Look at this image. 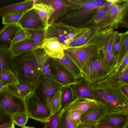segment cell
Returning <instances> with one entry per match:
<instances>
[{
  "mask_svg": "<svg viewBox=\"0 0 128 128\" xmlns=\"http://www.w3.org/2000/svg\"><path fill=\"white\" fill-rule=\"evenodd\" d=\"M21 128H36L34 127H30L26 126H22Z\"/></svg>",
  "mask_w": 128,
  "mask_h": 128,
  "instance_id": "cell-49",
  "label": "cell"
},
{
  "mask_svg": "<svg viewBox=\"0 0 128 128\" xmlns=\"http://www.w3.org/2000/svg\"><path fill=\"white\" fill-rule=\"evenodd\" d=\"M28 30L32 35V40L42 46L46 39V30Z\"/></svg>",
  "mask_w": 128,
  "mask_h": 128,
  "instance_id": "cell-28",
  "label": "cell"
},
{
  "mask_svg": "<svg viewBox=\"0 0 128 128\" xmlns=\"http://www.w3.org/2000/svg\"><path fill=\"white\" fill-rule=\"evenodd\" d=\"M0 105L11 116L14 113L26 112L25 99L10 91L5 86L0 91Z\"/></svg>",
  "mask_w": 128,
  "mask_h": 128,
  "instance_id": "cell-6",
  "label": "cell"
},
{
  "mask_svg": "<svg viewBox=\"0 0 128 128\" xmlns=\"http://www.w3.org/2000/svg\"><path fill=\"white\" fill-rule=\"evenodd\" d=\"M4 86H5L0 82V91L2 90Z\"/></svg>",
  "mask_w": 128,
  "mask_h": 128,
  "instance_id": "cell-48",
  "label": "cell"
},
{
  "mask_svg": "<svg viewBox=\"0 0 128 128\" xmlns=\"http://www.w3.org/2000/svg\"><path fill=\"white\" fill-rule=\"evenodd\" d=\"M63 87L54 80L44 78L34 88L32 93L51 113V100L58 92L62 90Z\"/></svg>",
  "mask_w": 128,
  "mask_h": 128,
  "instance_id": "cell-5",
  "label": "cell"
},
{
  "mask_svg": "<svg viewBox=\"0 0 128 128\" xmlns=\"http://www.w3.org/2000/svg\"><path fill=\"white\" fill-rule=\"evenodd\" d=\"M32 8L38 15L46 30L49 25V20L54 12V8L50 5L41 2H35Z\"/></svg>",
  "mask_w": 128,
  "mask_h": 128,
  "instance_id": "cell-16",
  "label": "cell"
},
{
  "mask_svg": "<svg viewBox=\"0 0 128 128\" xmlns=\"http://www.w3.org/2000/svg\"><path fill=\"white\" fill-rule=\"evenodd\" d=\"M96 128H118L108 124L104 122H98L97 124Z\"/></svg>",
  "mask_w": 128,
  "mask_h": 128,
  "instance_id": "cell-39",
  "label": "cell"
},
{
  "mask_svg": "<svg viewBox=\"0 0 128 128\" xmlns=\"http://www.w3.org/2000/svg\"><path fill=\"white\" fill-rule=\"evenodd\" d=\"M70 114L67 106L60 110L58 128H76L78 124L72 120Z\"/></svg>",
  "mask_w": 128,
  "mask_h": 128,
  "instance_id": "cell-23",
  "label": "cell"
},
{
  "mask_svg": "<svg viewBox=\"0 0 128 128\" xmlns=\"http://www.w3.org/2000/svg\"><path fill=\"white\" fill-rule=\"evenodd\" d=\"M128 66V56L127 54L122 62L109 73L108 76L110 77H113L120 73L126 68Z\"/></svg>",
  "mask_w": 128,
  "mask_h": 128,
  "instance_id": "cell-32",
  "label": "cell"
},
{
  "mask_svg": "<svg viewBox=\"0 0 128 128\" xmlns=\"http://www.w3.org/2000/svg\"><path fill=\"white\" fill-rule=\"evenodd\" d=\"M41 47L32 40H25L14 44L10 50L13 56H16Z\"/></svg>",
  "mask_w": 128,
  "mask_h": 128,
  "instance_id": "cell-19",
  "label": "cell"
},
{
  "mask_svg": "<svg viewBox=\"0 0 128 128\" xmlns=\"http://www.w3.org/2000/svg\"><path fill=\"white\" fill-rule=\"evenodd\" d=\"M47 60L54 80L63 87L72 86L78 82L72 73L54 58L48 56Z\"/></svg>",
  "mask_w": 128,
  "mask_h": 128,
  "instance_id": "cell-7",
  "label": "cell"
},
{
  "mask_svg": "<svg viewBox=\"0 0 128 128\" xmlns=\"http://www.w3.org/2000/svg\"><path fill=\"white\" fill-rule=\"evenodd\" d=\"M72 86L64 87L62 90L61 100L63 108L70 104L76 98Z\"/></svg>",
  "mask_w": 128,
  "mask_h": 128,
  "instance_id": "cell-25",
  "label": "cell"
},
{
  "mask_svg": "<svg viewBox=\"0 0 128 128\" xmlns=\"http://www.w3.org/2000/svg\"><path fill=\"white\" fill-rule=\"evenodd\" d=\"M69 110L70 112V117L72 120L77 124H80V122L82 114L78 112L71 111Z\"/></svg>",
  "mask_w": 128,
  "mask_h": 128,
  "instance_id": "cell-37",
  "label": "cell"
},
{
  "mask_svg": "<svg viewBox=\"0 0 128 128\" xmlns=\"http://www.w3.org/2000/svg\"><path fill=\"white\" fill-rule=\"evenodd\" d=\"M77 29L61 22H54L50 24L46 30V39L56 38L64 50L76 38Z\"/></svg>",
  "mask_w": 128,
  "mask_h": 128,
  "instance_id": "cell-4",
  "label": "cell"
},
{
  "mask_svg": "<svg viewBox=\"0 0 128 128\" xmlns=\"http://www.w3.org/2000/svg\"><path fill=\"white\" fill-rule=\"evenodd\" d=\"M48 56L42 47L13 56L19 82L35 87L45 78L42 70Z\"/></svg>",
  "mask_w": 128,
  "mask_h": 128,
  "instance_id": "cell-2",
  "label": "cell"
},
{
  "mask_svg": "<svg viewBox=\"0 0 128 128\" xmlns=\"http://www.w3.org/2000/svg\"><path fill=\"white\" fill-rule=\"evenodd\" d=\"M97 123L96 122H80L76 128H96Z\"/></svg>",
  "mask_w": 128,
  "mask_h": 128,
  "instance_id": "cell-38",
  "label": "cell"
},
{
  "mask_svg": "<svg viewBox=\"0 0 128 128\" xmlns=\"http://www.w3.org/2000/svg\"><path fill=\"white\" fill-rule=\"evenodd\" d=\"M90 2L91 5V8H93L97 6V5L96 2L94 1H92Z\"/></svg>",
  "mask_w": 128,
  "mask_h": 128,
  "instance_id": "cell-46",
  "label": "cell"
},
{
  "mask_svg": "<svg viewBox=\"0 0 128 128\" xmlns=\"http://www.w3.org/2000/svg\"><path fill=\"white\" fill-rule=\"evenodd\" d=\"M61 93L62 90L59 91L51 100L50 106L52 115L59 112L62 107L61 100Z\"/></svg>",
  "mask_w": 128,
  "mask_h": 128,
  "instance_id": "cell-29",
  "label": "cell"
},
{
  "mask_svg": "<svg viewBox=\"0 0 128 128\" xmlns=\"http://www.w3.org/2000/svg\"><path fill=\"white\" fill-rule=\"evenodd\" d=\"M124 128H128V123L126 124Z\"/></svg>",
  "mask_w": 128,
  "mask_h": 128,
  "instance_id": "cell-50",
  "label": "cell"
},
{
  "mask_svg": "<svg viewBox=\"0 0 128 128\" xmlns=\"http://www.w3.org/2000/svg\"><path fill=\"white\" fill-rule=\"evenodd\" d=\"M97 103L94 100L77 98L67 106L71 111H76L82 114Z\"/></svg>",
  "mask_w": 128,
  "mask_h": 128,
  "instance_id": "cell-20",
  "label": "cell"
},
{
  "mask_svg": "<svg viewBox=\"0 0 128 128\" xmlns=\"http://www.w3.org/2000/svg\"><path fill=\"white\" fill-rule=\"evenodd\" d=\"M42 72L43 75L45 78L54 80L52 74L47 60L44 64Z\"/></svg>",
  "mask_w": 128,
  "mask_h": 128,
  "instance_id": "cell-36",
  "label": "cell"
},
{
  "mask_svg": "<svg viewBox=\"0 0 128 128\" xmlns=\"http://www.w3.org/2000/svg\"><path fill=\"white\" fill-rule=\"evenodd\" d=\"M19 24L22 28L28 30L45 29L42 20L33 8L24 13L19 21Z\"/></svg>",
  "mask_w": 128,
  "mask_h": 128,
  "instance_id": "cell-11",
  "label": "cell"
},
{
  "mask_svg": "<svg viewBox=\"0 0 128 128\" xmlns=\"http://www.w3.org/2000/svg\"><path fill=\"white\" fill-rule=\"evenodd\" d=\"M107 112L106 107L102 104L97 102L82 114L80 122H96Z\"/></svg>",
  "mask_w": 128,
  "mask_h": 128,
  "instance_id": "cell-14",
  "label": "cell"
},
{
  "mask_svg": "<svg viewBox=\"0 0 128 128\" xmlns=\"http://www.w3.org/2000/svg\"><path fill=\"white\" fill-rule=\"evenodd\" d=\"M64 51L74 62L81 72L87 61L92 56L98 55L99 52L97 50L82 49L77 47L67 48L64 50Z\"/></svg>",
  "mask_w": 128,
  "mask_h": 128,
  "instance_id": "cell-9",
  "label": "cell"
},
{
  "mask_svg": "<svg viewBox=\"0 0 128 128\" xmlns=\"http://www.w3.org/2000/svg\"><path fill=\"white\" fill-rule=\"evenodd\" d=\"M84 6L86 8H91L90 2H86L84 4Z\"/></svg>",
  "mask_w": 128,
  "mask_h": 128,
  "instance_id": "cell-45",
  "label": "cell"
},
{
  "mask_svg": "<svg viewBox=\"0 0 128 128\" xmlns=\"http://www.w3.org/2000/svg\"><path fill=\"white\" fill-rule=\"evenodd\" d=\"M118 10L119 9L118 8L116 7H115L112 8L111 12L112 13L115 14L118 13Z\"/></svg>",
  "mask_w": 128,
  "mask_h": 128,
  "instance_id": "cell-43",
  "label": "cell"
},
{
  "mask_svg": "<svg viewBox=\"0 0 128 128\" xmlns=\"http://www.w3.org/2000/svg\"><path fill=\"white\" fill-rule=\"evenodd\" d=\"M21 28L18 24L5 25L0 30V48L10 49L12 42Z\"/></svg>",
  "mask_w": 128,
  "mask_h": 128,
  "instance_id": "cell-12",
  "label": "cell"
},
{
  "mask_svg": "<svg viewBox=\"0 0 128 128\" xmlns=\"http://www.w3.org/2000/svg\"><path fill=\"white\" fill-rule=\"evenodd\" d=\"M76 98L94 100L91 92L90 84L82 78L72 86Z\"/></svg>",
  "mask_w": 128,
  "mask_h": 128,
  "instance_id": "cell-18",
  "label": "cell"
},
{
  "mask_svg": "<svg viewBox=\"0 0 128 128\" xmlns=\"http://www.w3.org/2000/svg\"><path fill=\"white\" fill-rule=\"evenodd\" d=\"M96 2L97 6H102L104 4V2L101 0H96Z\"/></svg>",
  "mask_w": 128,
  "mask_h": 128,
  "instance_id": "cell-44",
  "label": "cell"
},
{
  "mask_svg": "<svg viewBox=\"0 0 128 128\" xmlns=\"http://www.w3.org/2000/svg\"><path fill=\"white\" fill-rule=\"evenodd\" d=\"M54 58L72 73L78 80L81 78L80 70L72 59L65 53L64 52V55L62 58Z\"/></svg>",
  "mask_w": 128,
  "mask_h": 128,
  "instance_id": "cell-24",
  "label": "cell"
},
{
  "mask_svg": "<svg viewBox=\"0 0 128 128\" xmlns=\"http://www.w3.org/2000/svg\"><path fill=\"white\" fill-rule=\"evenodd\" d=\"M122 90L124 94L128 97V84L124 85L122 87Z\"/></svg>",
  "mask_w": 128,
  "mask_h": 128,
  "instance_id": "cell-41",
  "label": "cell"
},
{
  "mask_svg": "<svg viewBox=\"0 0 128 128\" xmlns=\"http://www.w3.org/2000/svg\"><path fill=\"white\" fill-rule=\"evenodd\" d=\"M112 77L117 78L123 82L128 84V66L120 73Z\"/></svg>",
  "mask_w": 128,
  "mask_h": 128,
  "instance_id": "cell-35",
  "label": "cell"
},
{
  "mask_svg": "<svg viewBox=\"0 0 128 128\" xmlns=\"http://www.w3.org/2000/svg\"><path fill=\"white\" fill-rule=\"evenodd\" d=\"M60 112L52 115L44 123L43 128H58Z\"/></svg>",
  "mask_w": 128,
  "mask_h": 128,
  "instance_id": "cell-33",
  "label": "cell"
},
{
  "mask_svg": "<svg viewBox=\"0 0 128 128\" xmlns=\"http://www.w3.org/2000/svg\"><path fill=\"white\" fill-rule=\"evenodd\" d=\"M0 128H15V125L12 120L8 124L0 125Z\"/></svg>",
  "mask_w": 128,
  "mask_h": 128,
  "instance_id": "cell-40",
  "label": "cell"
},
{
  "mask_svg": "<svg viewBox=\"0 0 128 128\" xmlns=\"http://www.w3.org/2000/svg\"><path fill=\"white\" fill-rule=\"evenodd\" d=\"M12 120L11 116L6 112L0 105V125L8 124Z\"/></svg>",
  "mask_w": 128,
  "mask_h": 128,
  "instance_id": "cell-34",
  "label": "cell"
},
{
  "mask_svg": "<svg viewBox=\"0 0 128 128\" xmlns=\"http://www.w3.org/2000/svg\"><path fill=\"white\" fill-rule=\"evenodd\" d=\"M0 82L4 86L19 83L16 76L8 69L5 68L0 72Z\"/></svg>",
  "mask_w": 128,
  "mask_h": 128,
  "instance_id": "cell-26",
  "label": "cell"
},
{
  "mask_svg": "<svg viewBox=\"0 0 128 128\" xmlns=\"http://www.w3.org/2000/svg\"><path fill=\"white\" fill-rule=\"evenodd\" d=\"M109 71L99 54L92 56L86 63L81 72V78L90 84L106 78Z\"/></svg>",
  "mask_w": 128,
  "mask_h": 128,
  "instance_id": "cell-3",
  "label": "cell"
},
{
  "mask_svg": "<svg viewBox=\"0 0 128 128\" xmlns=\"http://www.w3.org/2000/svg\"><path fill=\"white\" fill-rule=\"evenodd\" d=\"M26 11L12 13L5 15L2 18V24L5 25L14 24H19L22 16Z\"/></svg>",
  "mask_w": 128,
  "mask_h": 128,
  "instance_id": "cell-27",
  "label": "cell"
},
{
  "mask_svg": "<svg viewBox=\"0 0 128 128\" xmlns=\"http://www.w3.org/2000/svg\"><path fill=\"white\" fill-rule=\"evenodd\" d=\"M35 2H41L49 4L54 8V12L49 20V24L69 11L76 8L75 3L70 0H36Z\"/></svg>",
  "mask_w": 128,
  "mask_h": 128,
  "instance_id": "cell-10",
  "label": "cell"
},
{
  "mask_svg": "<svg viewBox=\"0 0 128 128\" xmlns=\"http://www.w3.org/2000/svg\"><path fill=\"white\" fill-rule=\"evenodd\" d=\"M13 57L12 54L10 49L0 48V72L5 68H7L16 76Z\"/></svg>",
  "mask_w": 128,
  "mask_h": 128,
  "instance_id": "cell-21",
  "label": "cell"
},
{
  "mask_svg": "<svg viewBox=\"0 0 128 128\" xmlns=\"http://www.w3.org/2000/svg\"><path fill=\"white\" fill-rule=\"evenodd\" d=\"M104 14V10H101L98 12L97 14V16L98 18H102Z\"/></svg>",
  "mask_w": 128,
  "mask_h": 128,
  "instance_id": "cell-42",
  "label": "cell"
},
{
  "mask_svg": "<svg viewBox=\"0 0 128 128\" xmlns=\"http://www.w3.org/2000/svg\"><path fill=\"white\" fill-rule=\"evenodd\" d=\"M11 117L14 124L21 126H25L28 118L27 112L14 113Z\"/></svg>",
  "mask_w": 128,
  "mask_h": 128,
  "instance_id": "cell-30",
  "label": "cell"
},
{
  "mask_svg": "<svg viewBox=\"0 0 128 128\" xmlns=\"http://www.w3.org/2000/svg\"><path fill=\"white\" fill-rule=\"evenodd\" d=\"M128 108L119 112H106L98 123H106L118 128H124L128 123Z\"/></svg>",
  "mask_w": 128,
  "mask_h": 128,
  "instance_id": "cell-13",
  "label": "cell"
},
{
  "mask_svg": "<svg viewBox=\"0 0 128 128\" xmlns=\"http://www.w3.org/2000/svg\"><path fill=\"white\" fill-rule=\"evenodd\" d=\"M25 102L28 118L44 123L52 115L33 93L25 98Z\"/></svg>",
  "mask_w": 128,
  "mask_h": 128,
  "instance_id": "cell-8",
  "label": "cell"
},
{
  "mask_svg": "<svg viewBox=\"0 0 128 128\" xmlns=\"http://www.w3.org/2000/svg\"><path fill=\"white\" fill-rule=\"evenodd\" d=\"M34 3V0H26L0 8V16L2 18L12 13L27 11L32 8Z\"/></svg>",
  "mask_w": 128,
  "mask_h": 128,
  "instance_id": "cell-17",
  "label": "cell"
},
{
  "mask_svg": "<svg viewBox=\"0 0 128 128\" xmlns=\"http://www.w3.org/2000/svg\"><path fill=\"white\" fill-rule=\"evenodd\" d=\"M86 40V39L85 38H81L80 40V43L84 42Z\"/></svg>",
  "mask_w": 128,
  "mask_h": 128,
  "instance_id": "cell-47",
  "label": "cell"
},
{
  "mask_svg": "<svg viewBox=\"0 0 128 128\" xmlns=\"http://www.w3.org/2000/svg\"><path fill=\"white\" fill-rule=\"evenodd\" d=\"M10 91L24 99L31 95L34 87L30 85L20 82L18 84H12L5 86Z\"/></svg>",
  "mask_w": 128,
  "mask_h": 128,
  "instance_id": "cell-22",
  "label": "cell"
},
{
  "mask_svg": "<svg viewBox=\"0 0 128 128\" xmlns=\"http://www.w3.org/2000/svg\"><path fill=\"white\" fill-rule=\"evenodd\" d=\"M128 84L118 79L108 76L90 84L94 99L104 106L107 112H121L128 108V97L124 93L122 86Z\"/></svg>",
  "mask_w": 128,
  "mask_h": 128,
  "instance_id": "cell-1",
  "label": "cell"
},
{
  "mask_svg": "<svg viewBox=\"0 0 128 128\" xmlns=\"http://www.w3.org/2000/svg\"><path fill=\"white\" fill-rule=\"evenodd\" d=\"M126 45L127 46H128V39H127V40L126 41Z\"/></svg>",
  "mask_w": 128,
  "mask_h": 128,
  "instance_id": "cell-51",
  "label": "cell"
},
{
  "mask_svg": "<svg viewBox=\"0 0 128 128\" xmlns=\"http://www.w3.org/2000/svg\"><path fill=\"white\" fill-rule=\"evenodd\" d=\"M41 47L48 55L52 58L61 59L64 55V49L56 38L46 39Z\"/></svg>",
  "mask_w": 128,
  "mask_h": 128,
  "instance_id": "cell-15",
  "label": "cell"
},
{
  "mask_svg": "<svg viewBox=\"0 0 128 128\" xmlns=\"http://www.w3.org/2000/svg\"><path fill=\"white\" fill-rule=\"evenodd\" d=\"M32 35L27 30L22 28L19 31L16 36L11 43V46L18 42L25 40H32Z\"/></svg>",
  "mask_w": 128,
  "mask_h": 128,
  "instance_id": "cell-31",
  "label": "cell"
}]
</instances>
